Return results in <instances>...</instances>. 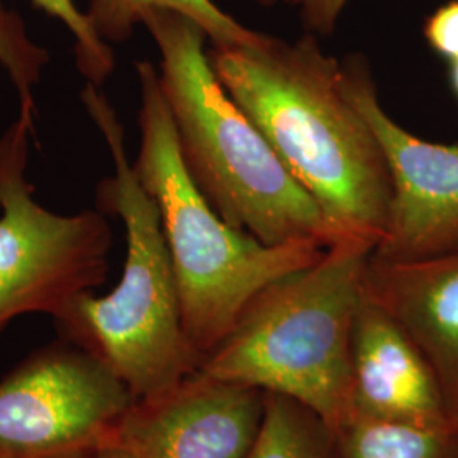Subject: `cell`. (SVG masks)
<instances>
[{"mask_svg": "<svg viewBox=\"0 0 458 458\" xmlns=\"http://www.w3.org/2000/svg\"><path fill=\"white\" fill-rule=\"evenodd\" d=\"M208 53L217 79L319 206L336 242L357 238L376 248L393 185L376 132L344 92L342 60L311 33L295 41L263 33Z\"/></svg>", "mask_w": 458, "mask_h": 458, "instance_id": "cell-1", "label": "cell"}, {"mask_svg": "<svg viewBox=\"0 0 458 458\" xmlns=\"http://www.w3.org/2000/svg\"><path fill=\"white\" fill-rule=\"evenodd\" d=\"M141 26L160 55L182 162L214 211L267 245H335L319 206L217 79L202 28L168 9L148 11Z\"/></svg>", "mask_w": 458, "mask_h": 458, "instance_id": "cell-2", "label": "cell"}, {"mask_svg": "<svg viewBox=\"0 0 458 458\" xmlns=\"http://www.w3.org/2000/svg\"><path fill=\"white\" fill-rule=\"evenodd\" d=\"M81 100L114 165V175L96 187V209L123 221L126 262L109 294L98 297L90 291L77 295L53 319L64 340L113 370L134 401L148 399L192 376L200 357L183 327L160 211L134 174L124 128L96 85L87 83Z\"/></svg>", "mask_w": 458, "mask_h": 458, "instance_id": "cell-3", "label": "cell"}, {"mask_svg": "<svg viewBox=\"0 0 458 458\" xmlns=\"http://www.w3.org/2000/svg\"><path fill=\"white\" fill-rule=\"evenodd\" d=\"M140 151L132 168L158 206L187 338L200 361L221 344L250 301L278 278L321 259L325 248L267 245L216 213L185 170L158 68L134 64Z\"/></svg>", "mask_w": 458, "mask_h": 458, "instance_id": "cell-4", "label": "cell"}, {"mask_svg": "<svg viewBox=\"0 0 458 458\" xmlns=\"http://www.w3.org/2000/svg\"><path fill=\"white\" fill-rule=\"evenodd\" d=\"M374 245L344 238L246 306L199 372L287 395L333 429L350 418V344Z\"/></svg>", "mask_w": 458, "mask_h": 458, "instance_id": "cell-5", "label": "cell"}, {"mask_svg": "<svg viewBox=\"0 0 458 458\" xmlns=\"http://www.w3.org/2000/svg\"><path fill=\"white\" fill-rule=\"evenodd\" d=\"M34 115L0 134V331L22 314L56 318L109 272L113 229L98 209L58 214L34 199L28 179Z\"/></svg>", "mask_w": 458, "mask_h": 458, "instance_id": "cell-6", "label": "cell"}, {"mask_svg": "<svg viewBox=\"0 0 458 458\" xmlns=\"http://www.w3.org/2000/svg\"><path fill=\"white\" fill-rule=\"evenodd\" d=\"M132 403L94 355L49 344L0 380V457L94 458Z\"/></svg>", "mask_w": 458, "mask_h": 458, "instance_id": "cell-7", "label": "cell"}, {"mask_svg": "<svg viewBox=\"0 0 458 458\" xmlns=\"http://www.w3.org/2000/svg\"><path fill=\"white\" fill-rule=\"evenodd\" d=\"M342 85L376 132L393 185L387 228L372 257L414 262L457 248L458 145L428 141L394 121L360 53L342 60Z\"/></svg>", "mask_w": 458, "mask_h": 458, "instance_id": "cell-8", "label": "cell"}, {"mask_svg": "<svg viewBox=\"0 0 458 458\" xmlns=\"http://www.w3.org/2000/svg\"><path fill=\"white\" fill-rule=\"evenodd\" d=\"M265 393L194 372L134 401L106 440L134 458H245L262 425Z\"/></svg>", "mask_w": 458, "mask_h": 458, "instance_id": "cell-9", "label": "cell"}, {"mask_svg": "<svg viewBox=\"0 0 458 458\" xmlns=\"http://www.w3.org/2000/svg\"><path fill=\"white\" fill-rule=\"evenodd\" d=\"M350 418L455 428L423 352L365 291L350 344Z\"/></svg>", "mask_w": 458, "mask_h": 458, "instance_id": "cell-10", "label": "cell"}, {"mask_svg": "<svg viewBox=\"0 0 458 458\" xmlns=\"http://www.w3.org/2000/svg\"><path fill=\"white\" fill-rule=\"evenodd\" d=\"M363 291L423 352L458 428V246L414 262H380L370 255Z\"/></svg>", "mask_w": 458, "mask_h": 458, "instance_id": "cell-11", "label": "cell"}, {"mask_svg": "<svg viewBox=\"0 0 458 458\" xmlns=\"http://www.w3.org/2000/svg\"><path fill=\"white\" fill-rule=\"evenodd\" d=\"M151 9H168L192 19L211 45H245L263 36L229 16L216 0H89L85 16L104 43L114 45L130 39Z\"/></svg>", "mask_w": 458, "mask_h": 458, "instance_id": "cell-12", "label": "cell"}, {"mask_svg": "<svg viewBox=\"0 0 458 458\" xmlns=\"http://www.w3.org/2000/svg\"><path fill=\"white\" fill-rule=\"evenodd\" d=\"M331 458H458V428L350 418L333 429Z\"/></svg>", "mask_w": 458, "mask_h": 458, "instance_id": "cell-13", "label": "cell"}, {"mask_svg": "<svg viewBox=\"0 0 458 458\" xmlns=\"http://www.w3.org/2000/svg\"><path fill=\"white\" fill-rule=\"evenodd\" d=\"M333 428L287 395L265 393L262 425L245 458H331Z\"/></svg>", "mask_w": 458, "mask_h": 458, "instance_id": "cell-14", "label": "cell"}, {"mask_svg": "<svg viewBox=\"0 0 458 458\" xmlns=\"http://www.w3.org/2000/svg\"><path fill=\"white\" fill-rule=\"evenodd\" d=\"M49 62L48 49L30 34L24 19L0 0V68L16 89L21 113H36L34 89Z\"/></svg>", "mask_w": 458, "mask_h": 458, "instance_id": "cell-15", "label": "cell"}, {"mask_svg": "<svg viewBox=\"0 0 458 458\" xmlns=\"http://www.w3.org/2000/svg\"><path fill=\"white\" fill-rule=\"evenodd\" d=\"M34 7L60 21L73 36L75 65L90 85L102 87L114 73L115 55L111 45L104 43L89 24L85 11L75 0H31Z\"/></svg>", "mask_w": 458, "mask_h": 458, "instance_id": "cell-16", "label": "cell"}, {"mask_svg": "<svg viewBox=\"0 0 458 458\" xmlns=\"http://www.w3.org/2000/svg\"><path fill=\"white\" fill-rule=\"evenodd\" d=\"M423 38L448 65L458 62V0L445 2L426 17Z\"/></svg>", "mask_w": 458, "mask_h": 458, "instance_id": "cell-17", "label": "cell"}, {"mask_svg": "<svg viewBox=\"0 0 458 458\" xmlns=\"http://www.w3.org/2000/svg\"><path fill=\"white\" fill-rule=\"evenodd\" d=\"M294 7L308 33L327 38L335 33L350 0H282Z\"/></svg>", "mask_w": 458, "mask_h": 458, "instance_id": "cell-18", "label": "cell"}, {"mask_svg": "<svg viewBox=\"0 0 458 458\" xmlns=\"http://www.w3.org/2000/svg\"><path fill=\"white\" fill-rule=\"evenodd\" d=\"M94 458H134L130 452L117 446L115 443L104 440Z\"/></svg>", "mask_w": 458, "mask_h": 458, "instance_id": "cell-19", "label": "cell"}, {"mask_svg": "<svg viewBox=\"0 0 458 458\" xmlns=\"http://www.w3.org/2000/svg\"><path fill=\"white\" fill-rule=\"evenodd\" d=\"M448 82H450L452 94H454V98L457 100L458 106V62L448 65Z\"/></svg>", "mask_w": 458, "mask_h": 458, "instance_id": "cell-20", "label": "cell"}, {"mask_svg": "<svg viewBox=\"0 0 458 458\" xmlns=\"http://www.w3.org/2000/svg\"><path fill=\"white\" fill-rule=\"evenodd\" d=\"M217 2V0H216ZM257 4H260L262 7H274V5H277L278 2H282V0H255Z\"/></svg>", "mask_w": 458, "mask_h": 458, "instance_id": "cell-21", "label": "cell"}, {"mask_svg": "<svg viewBox=\"0 0 458 458\" xmlns=\"http://www.w3.org/2000/svg\"><path fill=\"white\" fill-rule=\"evenodd\" d=\"M0 458H19V457H0Z\"/></svg>", "mask_w": 458, "mask_h": 458, "instance_id": "cell-22", "label": "cell"}]
</instances>
